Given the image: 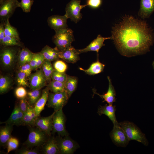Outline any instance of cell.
<instances>
[{
	"instance_id": "obj_1",
	"label": "cell",
	"mask_w": 154,
	"mask_h": 154,
	"mask_svg": "<svg viewBox=\"0 0 154 154\" xmlns=\"http://www.w3.org/2000/svg\"><path fill=\"white\" fill-rule=\"evenodd\" d=\"M110 39L119 51L127 56L143 54L153 43L152 31L146 22L126 16L112 28Z\"/></svg>"
},
{
	"instance_id": "obj_2",
	"label": "cell",
	"mask_w": 154,
	"mask_h": 154,
	"mask_svg": "<svg viewBox=\"0 0 154 154\" xmlns=\"http://www.w3.org/2000/svg\"><path fill=\"white\" fill-rule=\"evenodd\" d=\"M20 47L1 46L0 62L3 68L8 69L14 66L17 61L19 53L21 49Z\"/></svg>"
},
{
	"instance_id": "obj_3",
	"label": "cell",
	"mask_w": 154,
	"mask_h": 154,
	"mask_svg": "<svg viewBox=\"0 0 154 154\" xmlns=\"http://www.w3.org/2000/svg\"><path fill=\"white\" fill-rule=\"evenodd\" d=\"M52 38L53 43L60 51L64 50L71 45L74 40L73 31L68 28L55 31Z\"/></svg>"
},
{
	"instance_id": "obj_4",
	"label": "cell",
	"mask_w": 154,
	"mask_h": 154,
	"mask_svg": "<svg viewBox=\"0 0 154 154\" xmlns=\"http://www.w3.org/2000/svg\"><path fill=\"white\" fill-rule=\"evenodd\" d=\"M129 141L134 140L141 143L145 146L148 145L145 135L133 123L125 121L119 123Z\"/></svg>"
},
{
	"instance_id": "obj_5",
	"label": "cell",
	"mask_w": 154,
	"mask_h": 154,
	"mask_svg": "<svg viewBox=\"0 0 154 154\" xmlns=\"http://www.w3.org/2000/svg\"><path fill=\"white\" fill-rule=\"evenodd\" d=\"M29 128L28 138L24 144L29 148L42 146L50 136L37 127L29 126Z\"/></svg>"
},
{
	"instance_id": "obj_6",
	"label": "cell",
	"mask_w": 154,
	"mask_h": 154,
	"mask_svg": "<svg viewBox=\"0 0 154 154\" xmlns=\"http://www.w3.org/2000/svg\"><path fill=\"white\" fill-rule=\"evenodd\" d=\"M55 137L61 154H72L79 147L78 144L69 135L64 137L58 135Z\"/></svg>"
},
{
	"instance_id": "obj_7",
	"label": "cell",
	"mask_w": 154,
	"mask_h": 154,
	"mask_svg": "<svg viewBox=\"0 0 154 154\" xmlns=\"http://www.w3.org/2000/svg\"><path fill=\"white\" fill-rule=\"evenodd\" d=\"M53 116V128L52 134L57 133L58 135L64 137L69 135L66 130L65 123L66 117L62 110L54 111Z\"/></svg>"
},
{
	"instance_id": "obj_8",
	"label": "cell",
	"mask_w": 154,
	"mask_h": 154,
	"mask_svg": "<svg viewBox=\"0 0 154 154\" xmlns=\"http://www.w3.org/2000/svg\"><path fill=\"white\" fill-rule=\"evenodd\" d=\"M69 98L65 91L49 93L47 105L48 107L53 108L54 111H58L62 109L66 104Z\"/></svg>"
},
{
	"instance_id": "obj_9",
	"label": "cell",
	"mask_w": 154,
	"mask_h": 154,
	"mask_svg": "<svg viewBox=\"0 0 154 154\" xmlns=\"http://www.w3.org/2000/svg\"><path fill=\"white\" fill-rule=\"evenodd\" d=\"M80 0H71L66 5L65 7V15L68 19L75 23L78 22L82 17L80 13L81 10L86 5L80 4Z\"/></svg>"
},
{
	"instance_id": "obj_10",
	"label": "cell",
	"mask_w": 154,
	"mask_h": 154,
	"mask_svg": "<svg viewBox=\"0 0 154 154\" xmlns=\"http://www.w3.org/2000/svg\"><path fill=\"white\" fill-rule=\"evenodd\" d=\"M18 0H4L0 3V21L4 23L9 19L14 13L15 9L19 7Z\"/></svg>"
},
{
	"instance_id": "obj_11",
	"label": "cell",
	"mask_w": 154,
	"mask_h": 154,
	"mask_svg": "<svg viewBox=\"0 0 154 154\" xmlns=\"http://www.w3.org/2000/svg\"><path fill=\"white\" fill-rule=\"evenodd\" d=\"M110 135L113 142L118 147H125L130 141L119 123L114 125Z\"/></svg>"
},
{
	"instance_id": "obj_12",
	"label": "cell",
	"mask_w": 154,
	"mask_h": 154,
	"mask_svg": "<svg viewBox=\"0 0 154 154\" xmlns=\"http://www.w3.org/2000/svg\"><path fill=\"white\" fill-rule=\"evenodd\" d=\"M29 77V86L32 90H40L46 85V79L41 68L31 74Z\"/></svg>"
},
{
	"instance_id": "obj_13",
	"label": "cell",
	"mask_w": 154,
	"mask_h": 154,
	"mask_svg": "<svg viewBox=\"0 0 154 154\" xmlns=\"http://www.w3.org/2000/svg\"><path fill=\"white\" fill-rule=\"evenodd\" d=\"M53 114L54 113L50 116L47 117H38L36 121L35 127L44 132L48 136H51L53 128Z\"/></svg>"
},
{
	"instance_id": "obj_14",
	"label": "cell",
	"mask_w": 154,
	"mask_h": 154,
	"mask_svg": "<svg viewBox=\"0 0 154 154\" xmlns=\"http://www.w3.org/2000/svg\"><path fill=\"white\" fill-rule=\"evenodd\" d=\"M68 19L65 15L63 16L54 15L49 17L47 22L49 26L56 31L68 28L67 24Z\"/></svg>"
},
{
	"instance_id": "obj_15",
	"label": "cell",
	"mask_w": 154,
	"mask_h": 154,
	"mask_svg": "<svg viewBox=\"0 0 154 154\" xmlns=\"http://www.w3.org/2000/svg\"><path fill=\"white\" fill-rule=\"evenodd\" d=\"M77 50L71 45L63 51H60L59 54L60 58L68 63H74L80 60Z\"/></svg>"
},
{
	"instance_id": "obj_16",
	"label": "cell",
	"mask_w": 154,
	"mask_h": 154,
	"mask_svg": "<svg viewBox=\"0 0 154 154\" xmlns=\"http://www.w3.org/2000/svg\"><path fill=\"white\" fill-rule=\"evenodd\" d=\"M110 39V37H103L100 35H98L96 38L92 41L86 48L82 49H77V50L80 54L90 51H96L98 53L99 50L105 45L104 44V41Z\"/></svg>"
},
{
	"instance_id": "obj_17",
	"label": "cell",
	"mask_w": 154,
	"mask_h": 154,
	"mask_svg": "<svg viewBox=\"0 0 154 154\" xmlns=\"http://www.w3.org/2000/svg\"><path fill=\"white\" fill-rule=\"evenodd\" d=\"M41 151L44 154H59L55 137L50 136L42 146Z\"/></svg>"
},
{
	"instance_id": "obj_18",
	"label": "cell",
	"mask_w": 154,
	"mask_h": 154,
	"mask_svg": "<svg viewBox=\"0 0 154 154\" xmlns=\"http://www.w3.org/2000/svg\"><path fill=\"white\" fill-rule=\"evenodd\" d=\"M24 114L19 108L18 105H16L9 118L4 122H0V123L16 126L22 125Z\"/></svg>"
},
{
	"instance_id": "obj_19",
	"label": "cell",
	"mask_w": 154,
	"mask_h": 154,
	"mask_svg": "<svg viewBox=\"0 0 154 154\" xmlns=\"http://www.w3.org/2000/svg\"><path fill=\"white\" fill-rule=\"evenodd\" d=\"M107 78L109 81V87L108 90L106 93L100 95L96 92L95 89H93V91L94 94L98 95L104 99L103 102H106L109 105H112L116 101V92L110 77L108 76Z\"/></svg>"
},
{
	"instance_id": "obj_20",
	"label": "cell",
	"mask_w": 154,
	"mask_h": 154,
	"mask_svg": "<svg viewBox=\"0 0 154 154\" xmlns=\"http://www.w3.org/2000/svg\"><path fill=\"white\" fill-rule=\"evenodd\" d=\"M154 11V0H141L139 15L142 18L148 17Z\"/></svg>"
},
{
	"instance_id": "obj_21",
	"label": "cell",
	"mask_w": 154,
	"mask_h": 154,
	"mask_svg": "<svg viewBox=\"0 0 154 154\" xmlns=\"http://www.w3.org/2000/svg\"><path fill=\"white\" fill-rule=\"evenodd\" d=\"M116 106L107 104L104 106H100L98 109L97 113L100 116L104 114L106 116L112 121L114 125L117 124V122L116 116Z\"/></svg>"
},
{
	"instance_id": "obj_22",
	"label": "cell",
	"mask_w": 154,
	"mask_h": 154,
	"mask_svg": "<svg viewBox=\"0 0 154 154\" xmlns=\"http://www.w3.org/2000/svg\"><path fill=\"white\" fill-rule=\"evenodd\" d=\"M60 51L56 46L54 48L46 45L40 52L43 56L45 59L50 62L56 60L60 58Z\"/></svg>"
},
{
	"instance_id": "obj_23",
	"label": "cell",
	"mask_w": 154,
	"mask_h": 154,
	"mask_svg": "<svg viewBox=\"0 0 154 154\" xmlns=\"http://www.w3.org/2000/svg\"><path fill=\"white\" fill-rule=\"evenodd\" d=\"M49 90L47 87L42 92L41 96L33 107L38 117L40 116L41 112L44 110L47 102Z\"/></svg>"
},
{
	"instance_id": "obj_24",
	"label": "cell",
	"mask_w": 154,
	"mask_h": 154,
	"mask_svg": "<svg viewBox=\"0 0 154 154\" xmlns=\"http://www.w3.org/2000/svg\"><path fill=\"white\" fill-rule=\"evenodd\" d=\"M13 125L6 124L0 128V144L1 146H6L9 139L12 137L11 133Z\"/></svg>"
},
{
	"instance_id": "obj_25",
	"label": "cell",
	"mask_w": 154,
	"mask_h": 154,
	"mask_svg": "<svg viewBox=\"0 0 154 154\" xmlns=\"http://www.w3.org/2000/svg\"><path fill=\"white\" fill-rule=\"evenodd\" d=\"M34 54L27 48H22L18 56L17 64L19 67L24 64L29 62L32 59Z\"/></svg>"
},
{
	"instance_id": "obj_26",
	"label": "cell",
	"mask_w": 154,
	"mask_h": 154,
	"mask_svg": "<svg viewBox=\"0 0 154 154\" xmlns=\"http://www.w3.org/2000/svg\"><path fill=\"white\" fill-rule=\"evenodd\" d=\"M38 117L33 107L30 106L27 111L24 114L22 125L35 127L36 121Z\"/></svg>"
},
{
	"instance_id": "obj_27",
	"label": "cell",
	"mask_w": 154,
	"mask_h": 154,
	"mask_svg": "<svg viewBox=\"0 0 154 154\" xmlns=\"http://www.w3.org/2000/svg\"><path fill=\"white\" fill-rule=\"evenodd\" d=\"M78 80L77 77L68 75L65 82V91L69 98L76 90L77 87Z\"/></svg>"
},
{
	"instance_id": "obj_28",
	"label": "cell",
	"mask_w": 154,
	"mask_h": 154,
	"mask_svg": "<svg viewBox=\"0 0 154 154\" xmlns=\"http://www.w3.org/2000/svg\"><path fill=\"white\" fill-rule=\"evenodd\" d=\"M105 65L99 61L98 60L92 63L87 69L85 70L82 68L79 69L89 75H94L102 72L104 68Z\"/></svg>"
},
{
	"instance_id": "obj_29",
	"label": "cell",
	"mask_w": 154,
	"mask_h": 154,
	"mask_svg": "<svg viewBox=\"0 0 154 154\" xmlns=\"http://www.w3.org/2000/svg\"><path fill=\"white\" fill-rule=\"evenodd\" d=\"M12 78L7 75H0V93L3 94L7 92L10 89L13 84Z\"/></svg>"
},
{
	"instance_id": "obj_30",
	"label": "cell",
	"mask_w": 154,
	"mask_h": 154,
	"mask_svg": "<svg viewBox=\"0 0 154 154\" xmlns=\"http://www.w3.org/2000/svg\"><path fill=\"white\" fill-rule=\"evenodd\" d=\"M1 46H17L23 48V43L19 40L16 38L9 36H5L1 42Z\"/></svg>"
},
{
	"instance_id": "obj_31",
	"label": "cell",
	"mask_w": 154,
	"mask_h": 154,
	"mask_svg": "<svg viewBox=\"0 0 154 154\" xmlns=\"http://www.w3.org/2000/svg\"><path fill=\"white\" fill-rule=\"evenodd\" d=\"M41 67L47 82L49 83L52 80L51 75L54 69L51 62L46 60H44Z\"/></svg>"
},
{
	"instance_id": "obj_32",
	"label": "cell",
	"mask_w": 154,
	"mask_h": 154,
	"mask_svg": "<svg viewBox=\"0 0 154 154\" xmlns=\"http://www.w3.org/2000/svg\"><path fill=\"white\" fill-rule=\"evenodd\" d=\"M5 35L9 36L20 39L19 34L17 29L10 24L9 19L4 23Z\"/></svg>"
},
{
	"instance_id": "obj_33",
	"label": "cell",
	"mask_w": 154,
	"mask_h": 154,
	"mask_svg": "<svg viewBox=\"0 0 154 154\" xmlns=\"http://www.w3.org/2000/svg\"><path fill=\"white\" fill-rule=\"evenodd\" d=\"M47 86L52 92L57 93L65 91V83L52 80Z\"/></svg>"
},
{
	"instance_id": "obj_34",
	"label": "cell",
	"mask_w": 154,
	"mask_h": 154,
	"mask_svg": "<svg viewBox=\"0 0 154 154\" xmlns=\"http://www.w3.org/2000/svg\"><path fill=\"white\" fill-rule=\"evenodd\" d=\"M42 93L40 90H32L28 92V102L30 105L33 107L39 99L41 96Z\"/></svg>"
},
{
	"instance_id": "obj_35",
	"label": "cell",
	"mask_w": 154,
	"mask_h": 154,
	"mask_svg": "<svg viewBox=\"0 0 154 154\" xmlns=\"http://www.w3.org/2000/svg\"><path fill=\"white\" fill-rule=\"evenodd\" d=\"M27 77L25 73L19 71L17 74L16 78V82L18 85L19 86L23 87L29 86V84L27 81Z\"/></svg>"
},
{
	"instance_id": "obj_36",
	"label": "cell",
	"mask_w": 154,
	"mask_h": 154,
	"mask_svg": "<svg viewBox=\"0 0 154 154\" xmlns=\"http://www.w3.org/2000/svg\"><path fill=\"white\" fill-rule=\"evenodd\" d=\"M68 75L65 72H60L54 69L51 75L52 80L65 83Z\"/></svg>"
},
{
	"instance_id": "obj_37",
	"label": "cell",
	"mask_w": 154,
	"mask_h": 154,
	"mask_svg": "<svg viewBox=\"0 0 154 154\" xmlns=\"http://www.w3.org/2000/svg\"><path fill=\"white\" fill-rule=\"evenodd\" d=\"M19 142L17 138L12 137L8 140L7 145V154L10 151L15 150L18 147Z\"/></svg>"
},
{
	"instance_id": "obj_38",
	"label": "cell",
	"mask_w": 154,
	"mask_h": 154,
	"mask_svg": "<svg viewBox=\"0 0 154 154\" xmlns=\"http://www.w3.org/2000/svg\"><path fill=\"white\" fill-rule=\"evenodd\" d=\"M33 2L34 0H21L19 2V7L21 8L24 12L29 13Z\"/></svg>"
},
{
	"instance_id": "obj_39",
	"label": "cell",
	"mask_w": 154,
	"mask_h": 154,
	"mask_svg": "<svg viewBox=\"0 0 154 154\" xmlns=\"http://www.w3.org/2000/svg\"><path fill=\"white\" fill-rule=\"evenodd\" d=\"M53 67L55 70L61 72H65L67 68V65L63 61L58 60L54 62Z\"/></svg>"
},
{
	"instance_id": "obj_40",
	"label": "cell",
	"mask_w": 154,
	"mask_h": 154,
	"mask_svg": "<svg viewBox=\"0 0 154 154\" xmlns=\"http://www.w3.org/2000/svg\"><path fill=\"white\" fill-rule=\"evenodd\" d=\"M27 92L23 86H19L15 91V94L16 97L19 99L25 98L27 95Z\"/></svg>"
},
{
	"instance_id": "obj_41",
	"label": "cell",
	"mask_w": 154,
	"mask_h": 154,
	"mask_svg": "<svg viewBox=\"0 0 154 154\" xmlns=\"http://www.w3.org/2000/svg\"><path fill=\"white\" fill-rule=\"evenodd\" d=\"M26 147L21 148L18 150L17 153L19 154H38L40 153L38 151L35 149L28 148Z\"/></svg>"
},
{
	"instance_id": "obj_42",
	"label": "cell",
	"mask_w": 154,
	"mask_h": 154,
	"mask_svg": "<svg viewBox=\"0 0 154 154\" xmlns=\"http://www.w3.org/2000/svg\"><path fill=\"white\" fill-rule=\"evenodd\" d=\"M19 71L25 73L27 77H29L32 70L29 62L26 63L19 67Z\"/></svg>"
},
{
	"instance_id": "obj_43",
	"label": "cell",
	"mask_w": 154,
	"mask_h": 154,
	"mask_svg": "<svg viewBox=\"0 0 154 154\" xmlns=\"http://www.w3.org/2000/svg\"><path fill=\"white\" fill-rule=\"evenodd\" d=\"M18 105L24 114L27 111L28 108L30 106L28 101L25 98L20 99Z\"/></svg>"
},
{
	"instance_id": "obj_44",
	"label": "cell",
	"mask_w": 154,
	"mask_h": 154,
	"mask_svg": "<svg viewBox=\"0 0 154 154\" xmlns=\"http://www.w3.org/2000/svg\"><path fill=\"white\" fill-rule=\"evenodd\" d=\"M102 2V0H87L86 5L92 8L96 9L100 6Z\"/></svg>"
},
{
	"instance_id": "obj_45",
	"label": "cell",
	"mask_w": 154,
	"mask_h": 154,
	"mask_svg": "<svg viewBox=\"0 0 154 154\" xmlns=\"http://www.w3.org/2000/svg\"><path fill=\"white\" fill-rule=\"evenodd\" d=\"M39 52L34 53L32 59L29 62L33 70H35L36 67L38 58Z\"/></svg>"
},
{
	"instance_id": "obj_46",
	"label": "cell",
	"mask_w": 154,
	"mask_h": 154,
	"mask_svg": "<svg viewBox=\"0 0 154 154\" xmlns=\"http://www.w3.org/2000/svg\"><path fill=\"white\" fill-rule=\"evenodd\" d=\"M45 60L43 56L39 52V57L36 64L35 70H37L40 67H41Z\"/></svg>"
},
{
	"instance_id": "obj_47",
	"label": "cell",
	"mask_w": 154,
	"mask_h": 154,
	"mask_svg": "<svg viewBox=\"0 0 154 154\" xmlns=\"http://www.w3.org/2000/svg\"><path fill=\"white\" fill-rule=\"evenodd\" d=\"M4 23H0V42H1L5 37Z\"/></svg>"
},
{
	"instance_id": "obj_48",
	"label": "cell",
	"mask_w": 154,
	"mask_h": 154,
	"mask_svg": "<svg viewBox=\"0 0 154 154\" xmlns=\"http://www.w3.org/2000/svg\"><path fill=\"white\" fill-rule=\"evenodd\" d=\"M153 65L154 68V61L153 62Z\"/></svg>"
},
{
	"instance_id": "obj_49",
	"label": "cell",
	"mask_w": 154,
	"mask_h": 154,
	"mask_svg": "<svg viewBox=\"0 0 154 154\" xmlns=\"http://www.w3.org/2000/svg\"><path fill=\"white\" fill-rule=\"evenodd\" d=\"M4 0H0V3L1 2L3 1Z\"/></svg>"
}]
</instances>
